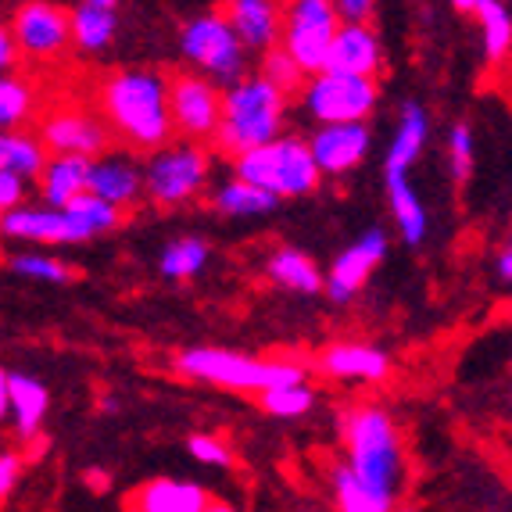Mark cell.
Wrapping results in <instances>:
<instances>
[{
    "label": "cell",
    "mask_w": 512,
    "mask_h": 512,
    "mask_svg": "<svg viewBox=\"0 0 512 512\" xmlns=\"http://www.w3.org/2000/svg\"><path fill=\"white\" fill-rule=\"evenodd\" d=\"M97 111L108 137L133 151L158 154L172 144L169 76L158 69H119L97 83Z\"/></svg>",
    "instance_id": "6da1fadb"
},
{
    "label": "cell",
    "mask_w": 512,
    "mask_h": 512,
    "mask_svg": "<svg viewBox=\"0 0 512 512\" xmlns=\"http://www.w3.org/2000/svg\"><path fill=\"white\" fill-rule=\"evenodd\" d=\"M341 437L348 452V473L359 484L391 495L402 484V434L380 405H355L341 416Z\"/></svg>",
    "instance_id": "7a4b0ae2"
},
{
    "label": "cell",
    "mask_w": 512,
    "mask_h": 512,
    "mask_svg": "<svg viewBox=\"0 0 512 512\" xmlns=\"http://www.w3.org/2000/svg\"><path fill=\"white\" fill-rule=\"evenodd\" d=\"M283 111H287V101L276 94L273 86H265L258 76L240 79L237 86H230L222 94L219 129L212 137L215 147L237 162L240 154L273 144L280 137Z\"/></svg>",
    "instance_id": "3957f363"
},
{
    "label": "cell",
    "mask_w": 512,
    "mask_h": 512,
    "mask_svg": "<svg viewBox=\"0 0 512 512\" xmlns=\"http://www.w3.org/2000/svg\"><path fill=\"white\" fill-rule=\"evenodd\" d=\"M176 369L190 380L215 387H230V391H273V387L305 384V369L298 362H273L255 359V355H240V351L222 348H190L176 359Z\"/></svg>",
    "instance_id": "277c9868"
},
{
    "label": "cell",
    "mask_w": 512,
    "mask_h": 512,
    "mask_svg": "<svg viewBox=\"0 0 512 512\" xmlns=\"http://www.w3.org/2000/svg\"><path fill=\"white\" fill-rule=\"evenodd\" d=\"M237 180L280 201V197L312 194L319 187V172L312 165V154H308L305 140L276 137L273 144L240 154Z\"/></svg>",
    "instance_id": "5b68a950"
},
{
    "label": "cell",
    "mask_w": 512,
    "mask_h": 512,
    "mask_svg": "<svg viewBox=\"0 0 512 512\" xmlns=\"http://www.w3.org/2000/svg\"><path fill=\"white\" fill-rule=\"evenodd\" d=\"M337 29L341 22L333 15L330 0H298V4L283 8L280 47L305 76H319L326 72V54H330Z\"/></svg>",
    "instance_id": "8992f818"
},
{
    "label": "cell",
    "mask_w": 512,
    "mask_h": 512,
    "mask_svg": "<svg viewBox=\"0 0 512 512\" xmlns=\"http://www.w3.org/2000/svg\"><path fill=\"white\" fill-rule=\"evenodd\" d=\"M180 47L197 69H205L208 83L219 86H237L244 79V47L237 43V36L230 33L226 18L219 15V8L205 11V15L190 18L180 33Z\"/></svg>",
    "instance_id": "52a82bcc"
},
{
    "label": "cell",
    "mask_w": 512,
    "mask_h": 512,
    "mask_svg": "<svg viewBox=\"0 0 512 512\" xmlns=\"http://www.w3.org/2000/svg\"><path fill=\"white\" fill-rule=\"evenodd\" d=\"M205 180H208V154L197 144H176L151 154L147 176L140 183L147 187L151 201L172 208L190 201L197 190L205 187Z\"/></svg>",
    "instance_id": "ba28073f"
},
{
    "label": "cell",
    "mask_w": 512,
    "mask_h": 512,
    "mask_svg": "<svg viewBox=\"0 0 512 512\" xmlns=\"http://www.w3.org/2000/svg\"><path fill=\"white\" fill-rule=\"evenodd\" d=\"M376 90L373 79H355V76H337V72H319L305 90L308 111L316 115L323 126H351L362 122L369 111L376 108Z\"/></svg>",
    "instance_id": "9c48e42d"
},
{
    "label": "cell",
    "mask_w": 512,
    "mask_h": 512,
    "mask_svg": "<svg viewBox=\"0 0 512 512\" xmlns=\"http://www.w3.org/2000/svg\"><path fill=\"white\" fill-rule=\"evenodd\" d=\"M11 40H15L18 58L26 54L29 61H54L69 51V11L47 0H33V4H18L8 26Z\"/></svg>",
    "instance_id": "30bf717a"
},
{
    "label": "cell",
    "mask_w": 512,
    "mask_h": 512,
    "mask_svg": "<svg viewBox=\"0 0 512 512\" xmlns=\"http://www.w3.org/2000/svg\"><path fill=\"white\" fill-rule=\"evenodd\" d=\"M222 94L205 76L176 72L169 76V119L172 133H183L187 140H212L219 129Z\"/></svg>",
    "instance_id": "8fae6325"
},
{
    "label": "cell",
    "mask_w": 512,
    "mask_h": 512,
    "mask_svg": "<svg viewBox=\"0 0 512 512\" xmlns=\"http://www.w3.org/2000/svg\"><path fill=\"white\" fill-rule=\"evenodd\" d=\"M40 147L54 158H90L108 151L111 137L104 122L83 108H54L40 119Z\"/></svg>",
    "instance_id": "7c38bea8"
},
{
    "label": "cell",
    "mask_w": 512,
    "mask_h": 512,
    "mask_svg": "<svg viewBox=\"0 0 512 512\" xmlns=\"http://www.w3.org/2000/svg\"><path fill=\"white\" fill-rule=\"evenodd\" d=\"M384 251H387V237L380 230L366 233V237L355 240L348 251H341V258L333 262L330 276L323 280L330 301L344 305V301L355 298V294L362 291V283L369 280V273H373L376 265L384 262Z\"/></svg>",
    "instance_id": "4fadbf2b"
},
{
    "label": "cell",
    "mask_w": 512,
    "mask_h": 512,
    "mask_svg": "<svg viewBox=\"0 0 512 512\" xmlns=\"http://www.w3.org/2000/svg\"><path fill=\"white\" fill-rule=\"evenodd\" d=\"M308 154L319 176H341L351 172L366 158L369 151V129L366 122H351V126H323L316 137L308 140Z\"/></svg>",
    "instance_id": "5bb4252c"
},
{
    "label": "cell",
    "mask_w": 512,
    "mask_h": 512,
    "mask_svg": "<svg viewBox=\"0 0 512 512\" xmlns=\"http://www.w3.org/2000/svg\"><path fill=\"white\" fill-rule=\"evenodd\" d=\"M219 15L226 18V26L237 36L240 47H251V51L262 54L280 47V4H269V0H233V4H222Z\"/></svg>",
    "instance_id": "9a60e30c"
},
{
    "label": "cell",
    "mask_w": 512,
    "mask_h": 512,
    "mask_svg": "<svg viewBox=\"0 0 512 512\" xmlns=\"http://www.w3.org/2000/svg\"><path fill=\"white\" fill-rule=\"evenodd\" d=\"M0 233L15 240H36V244H79L90 240L83 226L69 219L58 208H15L0 215Z\"/></svg>",
    "instance_id": "2e32d148"
},
{
    "label": "cell",
    "mask_w": 512,
    "mask_h": 512,
    "mask_svg": "<svg viewBox=\"0 0 512 512\" xmlns=\"http://www.w3.org/2000/svg\"><path fill=\"white\" fill-rule=\"evenodd\" d=\"M326 72L373 79L380 72V40L369 26H341L326 54Z\"/></svg>",
    "instance_id": "e0dca14e"
},
{
    "label": "cell",
    "mask_w": 512,
    "mask_h": 512,
    "mask_svg": "<svg viewBox=\"0 0 512 512\" xmlns=\"http://www.w3.org/2000/svg\"><path fill=\"white\" fill-rule=\"evenodd\" d=\"M208 502L212 498L201 484L158 477L140 484L137 491H129L126 512H205Z\"/></svg>",
    "instance_id": "ac0fdd59"
},
{
    "label": "cell",
    "mask_w": 512,
    "mask_h": 512,
    "mask_svg": "<svg viewBox=\"0 0 512 512\" xmlns=\"http://www.w3.org/2000/svg\"><path fill=\"white\" fill-rule=\"evenodd\" d=\"M119 33V4L115 0H83L69 11V40L83 54H101Z\"/></svg>",
    "instance_id": "d6986e66"
},
{
    "label": "cell",
    "mask_w": 512,
    "mask_h": 512,
    "mask_svg": "<svg viewBox=\"0 0 512 512\" xmlns=\"http://www.w3.org/2000/svg\"><path fill=\"white\" fill-rule=\"evenodd\" d=\"M319 369L326 376H337V380H387L391 373V359L384 351L366 348V344H330V348L319 355Z\"/></svg>",
    "instance_id": "ffe728a7"
},
{
    "label": "cell",
    "mask_w": 512,
    "mask_h": 512,
    "mask_svg": "<svg viewBox=\"0 0 512 512\" xmlns=\"http://www.w3.org/2000/svg\"><path fill=\"white\" fill-rule=\"evenodd\" d=\"M140 172L126 162V158H101V162L90 165V183H86V194L101 197L104 205L122 208L133 205L140 197Z\"/></svg>",
    "instance_id": "44dd1931"
},
{
    "label": "cell",
    "mask_w": 512,
    "mask_h": 512,
    "mask_svg": "<svg viewBox=\"0 0 512 512\" xmlns=\"http://www.w3.org/2000/svg\"><path fill=\"white\" fill-rule=\"evenodd\" d=\"M90 158H51L40 172V190L47 197L51 208H65L72 197L86 194V183H90Z\"/></svg>",
    "instance_id": "7402d4cb"
},
{
    "label": "cell",
    "mask_w": 512,
    "mask_h": 512,
    "mask_svg": "<svg viewBox=\"0 0 512 512\" xmlns=\"http://www.w3.org/2000/svg\"><path fill=\"white\" fill-rule=\"evenodd\" d=\"M47 387L33 376H22V373H8V405L15 409V427L18 437H26L33 441L40 434V423L47 416Z\"/></svg>",
    "instance_id": "603a6c76"
},
{
    "label": "cell",
    "mask_w": 512,
    "mask_h": 512,
    "mask_svg": "<svg viewBox=\"0 0 512 512\" xmlns=\"http://www.w3.org/2000/svg\"><path fill=\"white\" fill-rule=\"evenodd\" d=\"M423 140H427V111L419 104H405L402 126H398L391 151H387V176H405L423 151Z\"/></svg>",
    "instance_id": "cb8c5ba5"
},
{
    "label": "cell",
    "mask_w": 512,
    "mask_h": 512,
    "mask_svg": "<svg viewBox=\"0 0 512 512\" xmlns=\"http://www.w3.org/2000/svg\"><path fill=\"white\" fill-rule=\"evenodd\" d=\"M470 15H477L480 26H484V54H487V61L495 65V61L509 58L512 15H509V8H505L502 0H470Z\"/></svg>",
    "instance_id": "d4e9b609"
},
{
    "label": "cell",
    "mask_w": 512,
    "mask_h": 512,
    "mask_svg": "<svg viewBox=\"0 0 512 512\" xmlns=\"http://www.w3.org/2000/svg\"><path fill=\"white\" fill-rule=\"evenodd\" d=\"M269 276H273V283L287 287V291H298V294L323 291V276H319L316 262L294 248H280L269 258Z\"/></svg>",
    "instance_id": "484cf974"
},
{
    "label": "cell",
    "mask_w": 512,
    "mask_h": 512,
    "mask_svg": "<svg viewBox=\"0 0 512 512\" xmlns=\"http://www.w3.org/2000/svg\"><path fill=\"white\" fill-rule=\"evenodd\" d=\"M47 165V151L36 137L26 133H0V172H11L18 180H36Z\"/></svg>",
    "instance_id": "4316f807"
},
{
    "label": "cell",
    "mask_w": 512,
    "mask_h": 512,
    "mask_svg": "<svg viewBox=\"0 0 512 512\" xmlns=\"http://www.w3.org/2000/svg\"><path fill=\"white\" fill-rule=\"evenodd\" d=\"M333 495H337L341 512H394V498L359 484V480L348 473L344 462L341 466H333Z\"/></svg>",
    "instance_id": "83f0119b"
},
{
    "label": "cell",
    "mask_w": 512,
    "mask_h": 512,
    "mask_svg": "<svg viewBox=\"0 0 512 512\" xmlns=\"http://www.w3.org/2000/svg\"><path fill=\"white\" fill-rule=\"evenodd\" d=\"M387 190H391V208L398 226H402V237L409 244H423V237H427V212L419 205V197L412 194L409 180L405 176H387Z\"/></svg>",
    "instance_id": "f1b7e54d"
},
{
    "label": "cell",
    "mask_w": 512,
    "mask_h": 512,
    "mask_svg": "<svg viewBox=\"0 0 512 512\" xmlns=\"http://www.w3.org/2000/svg\"><path fill=\"white\" fill-rule=\"evenodd\" d=\"M36 111V90L22 76H0V133H15Z\"/></svg>",
    "instance_id": "f546056e"
},
{
    "label": "cell",
    "mask_w": 512,
    "mask_h": 512,
    "mask_svg": "<svg viewBox=\"0 0 512 512\" xmlns=\"http://www.w3.org/2000/svg\"><path fill=\"white\" fill-rule=\"evenodd\" d=\"M61 212L69 215L76 226H83L90 237L94 233H104V230H115L122 222V212L119 208H111V205H104L101 197H94V194H79V197H72L69 205L61 208Z\"/></svg>",
    "instance_id": "4dcf8cb0"
},
{
    "label": "cell",
    "mask_w": 512,
    "mask_h": 512,
    "mask_svg": "<svg viewBox=\"0 0 512 512\" xmlns=\"http://www.w3.org/2000/svg\"><path fill=\"white\" fill-rule=\"evenodd\" d=\"M208 262V244L197 237L172 240L169 248L162 251V273L172 280H187V276L201 273V265Z\"/></svg>",
    "instance_id": "1f68e13d"
},
{
    "label": "cell",
    "mask_w": 512,
    "mask_h": 512,
    "mask_svg": "<svg viewBox=\"0 0 512 512\" xmlns=\"http://www.w3.org/2000/svg\"><path fill=\"white\" fill-rule=\"evenodd\" d=\"M258 79H262L265 86H273L283 101H287L291 94H298L301 86H305V72L287 58L283 47H273V51L262 54V72H258Z\"/></svg>",
    "instance_id": "d6a6232c"
},
{
    "label": "cell",
    "mask_w": 512,
    "mask_h": 512,
    "mask_svg": "<svg viewBox=\"0 0 512 512\" xmlns=\"http://www.w3.org/2000/svg\"><path fill=\"white\" fill-rule=\"evenodd\" d=\"M215 208H219L222 215H262V212H273L276 197L262 194V190L248 187V183L233 180L215 194Z\"/></svg>",
    "instance_id": "836d02e7"
},
{
    "label": "cell",
    "mask_w": 512,
    "mask_h": 512,
    "mask_svg": "<svg viewBox=\"0 0 512 512\" xmlns=\"http://www.w3.org/2000/svg\"><path fill=\"white\" fill-rule=\"evenodd\" d=\"M316 402V394L308 384H287V387H273V391L262 394V409L269 416H280V419H294V416H305Z\"/></svg>",
    "instance_id": "e575fe53"
},
{
    "label": "cell",
    "mask_w": 512,
    "mask_h": 512,
    "mask_svg": "<svg viewBox=\"0 0 512 512\" xmlns=\"http://www.w3.org/2000/svg\"><path fill=\"white\" fill-rule=\"evenodd\" d=\"M11 269L18 276H33V280H47V283H69L72 269L65 262H54L47 255H18L11 258Z\"/></svg>",
    "instance_id": "d590c367"
},
{
    "label": "cell",
    "mask_w": 512,
    "mask_h": 512,
    "mask_svg": "<svg viewBox=\"0 0 512 512\" xmlns=\"http://www.w3.org/2000/svg\"><path fill=\"white\" fill-rule=\"evenodd\" d=\"M452 176H455V183H466L470 180V169H473V133H470V126H455L452 129Z\"/></svg>",
    "instance_id": "8d00e7d4"
},
{
    "label": "cell",
    "mask_w": 512,
    "mask_h": 512,
    "mask_svg": "<svg viewBox=\"0 0 512 512\" xmlns=\"http://www.w3.org/2000/svg\"><path fill=\"white\" fill-rule=\"evenodd\" d=\"M187 448H190V455H194L197 462H205V466H233V452L212 434H194L187 441Z\"/></svg>",
    "instance_id": "74e56055"
},
{
    "label": "cell",
    "mask_w": 512,
    "mask_h": 512,
    "mask_svg": "<svg viewBox=\"0 0 512 512\" xmlns=\"http://www.w3.org/2000/svg\"><path fill=\"white\" fill-rule=\"evenodd\" d=\"M333 15L341 26H369V18L376 15V4L373 0H341V4H333Z\"/></svg>",
    "instance_id": "f35d334b"
},
{
    "label": "cell",
    "mask_w": 512,
    "mask_h": 512,
    "mask_svg": "<svg viewBox=\"0 0 512 512\" xmlns=\"http://www.w3.org/2000/svg\"><path fill=\"white\" fill-rule=\"evenodd\" d=\"M22 197H26V183L11 172H0V215L22 208Z\"/></svg>",
    "instance_id": "ab89813d"
},
{
    "label": "cell",
    "mask_w": 512,
    "mask_h": 512,
    "mask_svg": "<svg viewBox=\"0 0 512 512\" xmlns=\"http://www.w3.org/2000/svg\"><path fill=\"white\" fill-rule=\"evenodd\" d=\"M18 477H22V459L15 452L0 455V498H8L15 491Z\"/></svg>",
    "instance_id": "60d3db41"
},
{
    "label": "cell",
    "mask_w": 512,
    "mask_h": 512,
    "mask_svg": "<svg viewBox=\"0 0 512 512\" xmlns=\"http://www.w3.org/2000/svg\"><path fill=\"white\" fill-rule=\"evenodd\" d=\"M18 65V51H15V40H11L8 26L0 22V76H11V69Z\"/></svg>",
    "instance_id": "b9f144b4"
},
{
    "label": "cell",
    "mask_w": 512,
    "mask_h": 512,
    "mask_svg": "<svg viewBox=\"0 0 512 512\" xmlns=\"http://www.w3.org/2000/svg\"><path fill=\"white\" fill-rule=\"evenodd\" d=\"M498 280H502V283L512 280V251L509 248L498 251Z\"/></svg>",
    "instance_id": "7bdbcfd3"
},
{
    "label": "cell",
    "mask_w": 512,
    "mask_h": 512,
    "mask_svg": "<svg viewBox=\"0 0 512 512\" xmlns=\"http://www.w3.org/2000/svg\"><path fill=\"white\" fill-rule=\"evenodd\" d=\"M86 484L94 487V491H108V473H104V470H86Z\"/></svg>",
    "instance_id": "ee69618b"
},
{
    "label": "cell",
    "mask_w": 512,
    "mask_h": 512,
    "mask_svg": "<svg viewBox=\"0 0 512 512\" xmlns=\"http://www.w3.org/2000/svg\"><path fill=\"white\" fill-rule=\"evenodd\" d=\"M0 416H8V373L0 369Z\"/></svg>",
    "instance_id": "f6af8a7d"
},
{
    "label": "cell",
    "mask_w": 512,
    "mask_h": 512,
    "mask_svg": "<svg viewBox=\"0 0 512 512\" xmlns=\"http://www.w3.org/2000/svg\"><path fill=\"white\" fill-rule=\"evenodd\" d=\"M205 512H237V509H233L230 502H215V498H212V502H208V509H205Z\"/></svg>",
    "instance_id": "bcb514c9"
}]
</instances>
